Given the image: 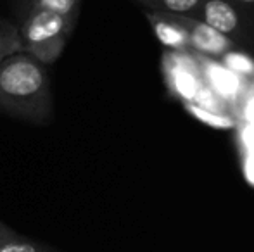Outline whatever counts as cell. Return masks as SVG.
Segmentation results:
<instances>
[{"mask_svg":"<svg viewBox=\"0 0 254 252\" xmlns=\"http://www.w3.org/2000/svg\"><path fill=\"white\" fill-rule=\"evenodd\" d=\"M0 112L31 125H49L54 97L45 64L26 52L10 54L0 62Z\"/></svg>","mask_w":254,"mask_h":252,"instance_id":"cell-1","label":"cell"},{"mask_svg":"<svg viewBox=\"0 0 254 252\" xmlns=\"http://www.w3.org/2000/svg\"><path fill=\"white\" fill-rule=\"evenodd\" d=\"M76 17H64L42 9H30L17 17L21 50L49 66L59 59L76 26Z\"/></svg>","mask_w":254,"mask_h":252,"instance_id":"cell-2","label":"cell"},{"mask_svg":"<svg viewBox=\"0 0 254 252\" xmlns=\"http://www.w3.org/2000/svg\"><path fill=\"white\" fill-rule=\"evenodd\" d=\"M180 23V26L185 30L189 37V47L190 50H195L207 57H223L234 49V42L230 38L223 37L202 23L201 19L192 16H173Z\"/></svg>","mask_w":254,"mask_h":252,"instance_id":"cell-3","label":"cell"},{"mask_svg":"<svg viewBox=\"0 0 254 252\" xmlns=\"http://www.w3.org/2000/svg\"><path fill=\"white\" fill-rule=\"evenodd\" d=\"M197 14V19H201L223 37L230 38L232 42L242 35L244 23H242L241 12L235 3L228 0H204Z\"/></svg>","mask_w":254,"mask_h":252,"instance_id":"cell-4","label":"cell"},{"mask_svg":"<svg viewBox=\"0 0 254 252\" xmlns=\"http://www.w3.org/2000/svg\"><path fill=\"white\" fill-rule=\"evenodd\" d=\"M149 24H151L154 35L159 40L161 45L170 49L171 52H187L190 50L189 47V37L185 30L180 26L177 19L171 14H157L145 10Z\"/></svg>","mask_w":254,"mask_h":252,"instance_id":"cell-5","label":"cell"},{"mask_svg":"<svg viewBox=\"0 0 254 252\" xmlns=\"http://www.w3.org/2000/svg\"><path fill=\"white\" fill-rule=\"evenodd\" d=\"M163 67L171 92L178 97L189 99V102H190V99L199 90V80L195 78L194 71L189 69L185 64H182L180 59L173 55V52H166Z\"/></svg>","mask_w":254,"mask_h":252,"instance_id":"cell-6","label":"cell"},{"mask_svg":"<svg viewBox=\"0 0 254 252\" xmlns=\"http://www.w3.org/2000/svg\"><path fill=\"white\" fill-rule=\"evenodd\" d=\"M140 3L145 10L171 16H192L195 17L204 0H133Z\"/></svg>","mask_w":254,"mask_h":252,"instance_id":"cell-7","label":"cell"},{"mask_svg":"<svg viewBox=\"0 0 254 252\" xmlns=\"http://www.w3.org/2000/svg\"><path fill=\"white\" fill-rule=\"evenodd\" d=\"M0 252H45V246L33 242L0 221Z\"/></svg>","mask_w":254,"mask_h":252,"instance_id":"cell-8","label":"cell"},{"mask_svg":"<svg viewBox=\"0 0 254 252\" xmlns=\"http://www.w3.org/2000/svg\"><path fill=\"white\" fill-rule=\"evenodd\" d=\"M185 109L190 116H194L197 121L204 123L207 126L218 128V130H230L235 126L234 118L227 114H221V112L211 111V109L204 107V105H197L194 102H185Z\"/></svg>","mask_w":254,"mask_h":252,"instance_id":"cell-9","label":"cell"},{"mask_svg":"<svg viewBox=\"0 0 254 252\" xmlns=\"http://www.w3.org/2000/svg\"><path fill=\"white\" fill-rule=\"evenodd\" d=\"M21 50V40L17 35V28L14 23L0 17V62L10 54H16Z\"/></svg>","mask_w":254,"mask_h":252,"instance_id":"cell-10","label":"cell"},{"mask_svg":"<svg viewBox=\"0 0 254 252\" xmlns=\"http://www.w3.org/2000/svg\"><path fill=\"white\" fill-rule=\"evenodd\" d=\"M31 9L49 10V12L59 14V16L76 17L78 19L81 9V0H38Z\"/></svg>","mask_w":254,"mask_h":252,"instance_id":"cell-11","label":"cell"},{"mask_svg":"<svg viewBox=\"0 0 254 252\" xmlns=\"http://www.w3.org/2000/svg\"><path fill=\"white\" fill-rule=\"evenodd\" d=\"M37 2L38 0H16V17H19V16H23L24 12H28Z\"/></svg>","mask_w":254,"mask_h":252,"instance_id":"cell-12","label":"cell"},{"mask_svg":"<svg viewBox=\"0 0 254 252\" xmlns=\"http://www.w3.org/2000/svg\"><path fill=\"white\" fill-rule=\"evenodd\" d=\"M232 3H241V5H254V0H228Z\"/></svg>","mask_w":254,"mask_h":252,"instance_id":"cell-13","label":"cell"},{"mask_svg":"<svg viewBox=\"0 0 254 252\" xmlns=\"http://www.w3.org/2000/svg\"><path fill=\"white\" fill-rule=\"evenodd\" d=\"M45 252H57V251H54V249H51V247L45 246Z\"/></svg>","mask_w":254,"mask_h":252,"instance_id":"cell-14","label":"cell"}]
</instances>
